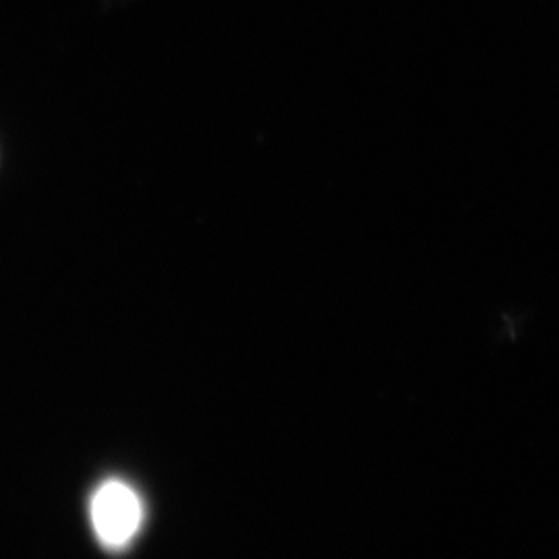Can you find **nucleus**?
<instances>
[{"label":"nucleus","instance_id":"1","mask_svg":"<svg viewBox=\"0 0 559 559\" xmlns=\"http://www.w3.org/2000/svg\"><path fill=\"white\" fill-rule=\"evenodd\" d=\"M90 514L102 545L120 549L140 531L143 506L127 483L106 480L92 498Z\"/></svg>","mask_w":559,"mask_h":559}]
</instances>
